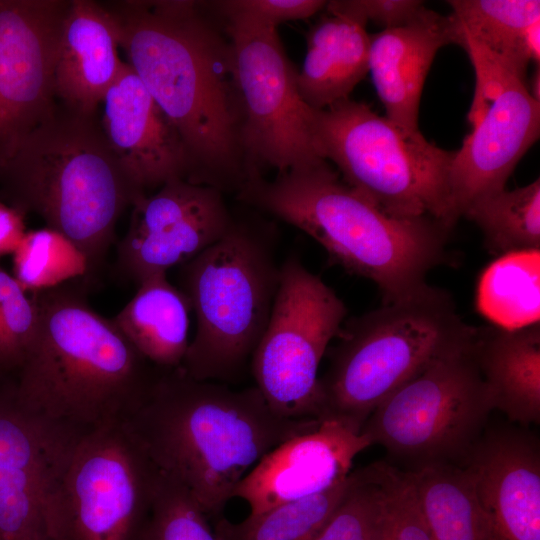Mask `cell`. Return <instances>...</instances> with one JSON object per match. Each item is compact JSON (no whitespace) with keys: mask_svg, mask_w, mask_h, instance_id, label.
<instances>
[{"mask_svg":"<svg viewBox=\"0 0 540 540\" xmlns=\"http://www.w3.org/2000/svg\"><path fill=\"white\" fill-rule=\"evenodd\" d=\"M69 3L0 0V172L57 107V51Z\"/></svg>","mask_w":540,"mask_h":540,"instance_id":"14","label":"cell"},{"mask_svg":"<svg viewBox=\"0 0 540 540\" xmlns=\"http://www.w3.org/2000/svg\"><path fill=\"white\" fill-rule=\"evenodd\" d=\"M196 1H126L110 11L127 63L181 136L189 182L238 192L247 181L229 39Z\"/></svg>","mask_w":540,"mask_h":540,"instance_id":"1","label":"cell"},{"mask_svg":"<svg viewBox=\"0 0 540 540\" xmlns=\"http://www.w3.org/2000/svg\"><path fill=\"white\" fill-rule=\"evenodd\" d=\"M466 53L476 87L468 114L472 129L455 150L449 174L454 224L474 199L505 189L540 132V101L530 94L527 82L479 47L469 46Z\"/></svg>","mask_w":540,"mask_h":540,"instance_id":"13","label":"cell"},{"mask_svg":"<svg viewBox=\"0 0 540 540\" xmlns=\"http://www.w3.org/2000/svg\"><path fill=\"white\" fill-rule=\"evenodd\" d=\"M476 334L397 389L368 417L360 433L386 450L388 463L406 471L434 464L466 466L493 411L475 357Z\"/></svg>","mask_w":540,"mask_h":540,"instance_id":"9","label":"cell"},{"mask_svg":"<svg viewBox=\"0 0 540 540\" xmlns=\"http://www.w3.org/2000/svg\"><path fill=\"white\" fill-rule=\"evenodd\" d=\"M322 0H226L213 2L225 24L277 29L281 23L311 17L325 8Z\"/></svg>","mask_w":540,"mask_h":540,"instance_id":"34","label":"cell"},{"mask_svg":"<svg viewBox=\"0 0 540 540\" xmlns=\"http://www.w3.org/2000/svg\"><path fill=\"white\" fill-rule=\"evenodd\" d=\"M38 309L0 264V378H14L26 361L38 330Z\"/></svg>","mask_w":540,"mask_h":540,"instance_id":"32","label":"cell"},{"mask_svg":"<svg viewBox=\"0 0 540 540\" xmlns=\"http://www.w3.org/2000/svg\"><path fill=\"white\" fill-rule=\"evenodd\" d=\"M161 473L124 422L80 436L50 484L51 540H138Z\"/></svg>","mask_w":540,"mask_h":540,"instance_id":"10","label":"cell"},{"mask_svg":"<svg viewBox=\"0 0 540 540\" xmlns=\"http://www.w3.org/2000/svg\"><path fill=\"white\" fill-rule=\"evenodd\" d=\"M325 7L351 15L366 24L372 21L384 29L427 21L437 14L418 0H337L328 1Z\"/></svg>","mask_w":540,"mask_h":540,"instance_id":"35","label":"cell"},{"mask_svg":"<svg viewBox=\"0 0 540 540\" xmlns=\"http://www.w3.org/2000/svg\"><path fill=\"white\" fill-rule=\"evenodd\" d=\"M11 206L34 212L102 268L122 212L140 197L109 146L96 115L58 106L0 172Z\"/></svg>","mask_w":540,"mask_h":540,"instance_id":"5","label":"cell"},{"mask_svg":"<svg viewBox=\"0 0 540 540\" xmlns=\"http://www.w3.org/2000/svg\"><path fill=\"white\" fill-rule=\"evenodd\" d=\"M138 540H217L190 493L161 473L151 513Z\"/></svg>","mask_w":540,"mask_h":540,"instance_id":"33","label":"cell"},{"mask_svg":"<svg viewBox=\"0 0 540 540\" xmlns=\"http://www.w3.org/2000/svg\"><path fill=\"white\" fill-rule=\"evenodd\" d=\"M313 139L319 156L337 167L343 181L385 212L454 227L449 174L455 150L350 98L314 111Z\"/></svg>","mask_w":540,"mask_h":540,"instance_id":"8","label":"cell"},{"mask_svg":"<svg viewBox=\"0 0 540 540\" xmlns=\"http://www.w3.org/2000/svg\"><path fill=\"white\" fill-rule=\"evenodd\" d=\"M26 232L25 213L0 200V258L13 254Z\"/></svg>","mask_w":540,"mask_h":540,"instance_id":"37","label":"cell"},{"mask_svg":"<svg viewBox=\"0 0 540 540\" xmlns=\"http://www.w3.org/2000/svg\"><path fill=\"white\" fill-rule=\"evenodd\" d=\"M376 493H377V488H376V483H375L374 496L369 506L367 507V509L365 510V512L363 513V515L361 516V518L359 519L355 527L353 528L348 540H376V534H375Z\"/></svg>","mask_w":540,"mask_h":540,"instance_id":"38","label":"cell"},{"mask_svg":"<svg viewBox=\"0 0 540 540\" xmlns=\"http://www.w3.org/2000/svg\"><path fill=\"white\" fill-rule=\"evenodd\" d=\"M86 278L29 293L38 309L33 347L13 378L20 405L81 436L122 422L144 400L160 368L88 303Z\"/></svg>","mask_w":540,"mask_h":540,"instance_id":"3","label":"cell"},{"mask_svg":"<svg viewBox=\"0 0 540 540\" xmlns=\"http://www.w3.org/2000/svg\"><path fill=\"white\" fill-rule=\"evenodd\" d=\"M376 483V540H432L412 476L388 463L371 464Z\"/></svg>","mask_w":540,"mask_h":540,"instance_id":"31","label":"cell"},{"mask_svg":"<svg viewBox=\"0 0 540 540\" xmlns=\"http://www.w3.org/2000/svg\"><path fill=\"white\" fill-rule=\"evenodd\" d=\"M12 255V276L27 293L88 279V261L82 251L47 226L27 231Z\"/></svg>","mask_w":540,"mask_h":540,"instance_id":"30","label":"cell"},{"mask_svg":"<svg viewBox=\"0 0 540 540\" xmlns=\"http://www.w3.org/2000/svg\"><path fill=\"white\" fill-rule=\"evenodd\" d=\"M187 296L167 273L149 276L132 299L112 318L133 346L159 368L182 365L190 341Z\"/></svg>","mask_w":540,"mask_h":540,"instance_id":"25","label":"cell"},{"mask_svg":"<svg viewBox=\"0 0 540 540\" xmlns=\"http://www.w3.org/2000/svg\"><path fill=\"white\" fill-rule=\"evenodd\" d=\"M353 471L341 483L319 494L279 504L239 522L220 517L217 540H312L337 509L353 482Z\"/></svg>","mask_w":540,"mask_h":540,"instance_id":"29","label":"cell"},{"mask_svg":"<svg viewBox=\"0 0 540 540\" xmlns=\"http://www.w3.org/2000/svg\"><path fill=\"white\" fill-rule=\"evenodd\" d=\"M432 540H484V520L466 467L434 464L409 471Z\"/></svg>","mask_w":540,"mask_h":540,"instance_id":"26","label":"cell"},{"mask_svg":"<svg viewBox=\"0 0 540 540\" xmlns=\"http://www.w3.org/2000/svg\"><path fill=\"white\" fill-rule=\"evenodd\" d=\"M476 307L501 329L539 323L540 250L511 252L490 263L478 281Z\"/></svg>","mask_w":540,"mask_h":540,"instance_id":"27","label":"cell"},{"mask_svg":"<svg viewBox=\"0 0 540 540\" xmlns=\"http://www.w3.org/2000/svg\"><path fill=\"white\" fill-rule=\"evenodd\" d=\"M476 331L449 293L429 284L351 319L319 376L317 421L360 433L380 403Z\"/></svg>","mask_w":540,"mask_h":540,"instance_id":"6","label":"cell"},{"mask_svg":"<svg viewBox=\"0 0 540 540\" xmlns=\"http://www.w3.org/2000/svg\"><path fill=\"white\" fill-rule=\"evenodd\" d=\"M475 357L493 410L523 427L540 423V325L477 329Z\"/></svg>","mask_w":540,"mask_h":540,"instance_id":"22","label":"cell"},{"mask_svg":"<svg viewBox=\"0 0 540 540\" xmlns=\"http://www.w3.org/2000/svg\"><path fill=\"white\" fill-rule=\"evenodd\" d=\"M240 111V143L247 181L318 163L314 111L301 98L297 70L277 29L225 24Z\"/></svg>","mask_w":540,"mask_h":540,"instance_id":"12","label":"cell"},{"mask_svg":"<svg viewBox=\"0 0 540 540\" xmlns=\"http://www.w3.org/2000/svg\"><path fill=\"white\" fill-rule=\"evenodd\" d=\"M120 49L118 24L108 9L89 0L70 1L55 69V92L63 106L96 115L126 63Z\"/></svg>","mask_w":540,"mask_h":540,"instance_id":"20","label":"cell"},{"mask_svg":"<svg viewBox=\"0 0 540 540\" xmlns=\"http://www.w3.org/2000/svg\"><path fill=\"white\" fill-rule=\"evenodd\" d=\"M102 104L107 142L141 194L188 181L191 163L181 136L127 62Z\"/></svg>","mask_w":540,"mask_h":540,"instance_id":"19","label":"cell"},{"mask_svg":"<svg viewBox=\"0 0 540 540\" xmlns=\"http://www.w3.org/2000/svg\"><path fill=\"white\" fill-rule=\"evenodd\" d=\"M353 482L332 516L312 540H348L375 492L370 464L353 471Z\"/></svg>","mask_w":540,"mask_h":540,"instance_id":"36","label":"cell"},{"mask_svg":"<svg viewBox=\"0 0 540 540\" xmlns=\"http://www.w3.org/2000/svg\"><path fill=\"white\" fill-rule=\"evenodd\" d=\"M306 39V55L296 76L302 100L313 110H323L348 99L369 72L366 23L327 9Z\"/></svg>","mask_w":540,"mask_h":540,"instance_id":"23","label":"cell"},{"mask_svg":"<svg viewBox=\"0 0 540 540\" xmlns=\"http://www.w3.org/2000/svg\"><path fill=\"white\" fill-rule=\"evenodd\" d=\"M454 44L449 16L370 35L369 72L385 116L409 132H419L418 115L424 83L443 46Z\"/></svg>","mask_w":540,"mask_h":540,"instance_id":"21","label":"cell"},{"mask_svg":"<svg viewBox=\"0 0 540 540\" xmlns=\"http://www.w3.org/2000/svg\"><path fill=\"white\" fill-rule=\"evenodd\" d=\"M462 217L479 227L491 254L540 250V180L480 196L467 205Z\"/></svg>","mask_w":540,"mask_h":540,"instance_id":"28","label":"cell"},{"mask_svg":"<svg viewBox=\"0 0 540 540\" xmlns=\"http://www.w3.org/2000/svg\"><path fill=\"white\" fill-rule=\"evenodd\" d=\"M465 467L484 540H540V442L528 427L488 424Z\"/></svg>","mask_w":540,"mask_h":540,"instance_id":"17","label":"cell"},{"mask_svg":"<svg viewBox=\"0 0 540 540\" xmlns=\"http://www.w3.org/2000/svg\"><path fill=\"white\" fill-rule=\"evenodd\" d=\"M368 438L335 421L289 438L261 458L237 485L233 498L250 513L313 496L344 481Z\"/></svg>","mask_w":540,"mask_h":540,"instance_id":"18","label":"cell"},{"mask_svg":"<svg viewBox=\"0 0 540 540\" xmlns=\"http://www.w3.org/2000/svg\"><path fill=\"white\" fill-rule=\"evenodd\" d=\"M454 44L467 39L527 82L528 65L539 66V0H449Z\"/></svg>","mask_w":540,"mask_h":540,"instance_id":"24","label":"cell"},{"mask_svg":"<svg viewBox=\"0 0 540 540\" xmlns=\"http://www.w3.org/2000/svg\"><path fill=\"white\" fill-rule=\"evenodd\" d=\"M246 205L297 227L351 274L374 282L384 302L428 283L441 263L450 231L430 218L391 215L343 181L329 162L258 177L237 193Z\"/></svg>","mask_w":540,"mask_h":540,"instance_id":"4","label":"cell"},{"mask_svg":"<svg viewBox=\"0 0 540 540\" xmlns=\"http://www.w3.org/2000/svg\"><path fill=\"white\" fill-rule=\"evenodd\" d=\"M346 314L343 300L297 257L281 263L270 318L250 361L255 386L276 414L317 420L319 366Z\"/></svg>","mask_w":540,"mask_h":540,"instance_id":"11","label":"cell"},{"mask_svg":"<svg viewBox=\"0 0 540 540\" xmlns=\"http://www.w3.org/2000/svg\"><path fill=\"white\" fill-rule=\"evenodd\" d=\"M132 207L128 230L117 246L115 270L136 287L200 254L220 240L234 220L220 190L185 179L167 182Z\"/></svg>","mask_w":540,"mask_h":540,"instance_id":"15","label":"cell"},{"mask_svg":"<svg viewBox=\"0 0 540 540\" xmlns=\"http://www.w3.org/2000/svg\"><path fill=\"white\" fill-rule=\"evenodd\" d=\"M270 229L234 217L220 240L179 266V289L196 317L181 365L191 377L229 384L250 365L279 286Z\"/></svg>","mask_w":540,"mask_h":540,"instance_id":"7","label":"cell"},{"mask_svg":"<svg viewBox=\"0 0 540 540\" xmlns=\"http://www.w3.org/2000/svg\"><path fill=\"white\" fill-rule=\"evenodd\" d=\"M123 422L160 473L180 483L209 520L222 517L237 485L269 451L319 424L276 414L256 386L198 380L181 366L160 368Z\"/></svg>","mask_w":540,"mask_h":540,"instance_id":"2","label":"cell"},{"mask_svg":"<svg viewBox=\"0 0 540 540\" xmlns=\"http://www.w3.org/2000/svg\"><path fill=\"white\" fill-rule=\"evenodd\" d=\"M79 437L27 411L13 378H0V540H51L50 484Z\"/></svg>","mask_w":540,"mask_h":540,"instance_id":"16","label":"cell"}]
</instances>
